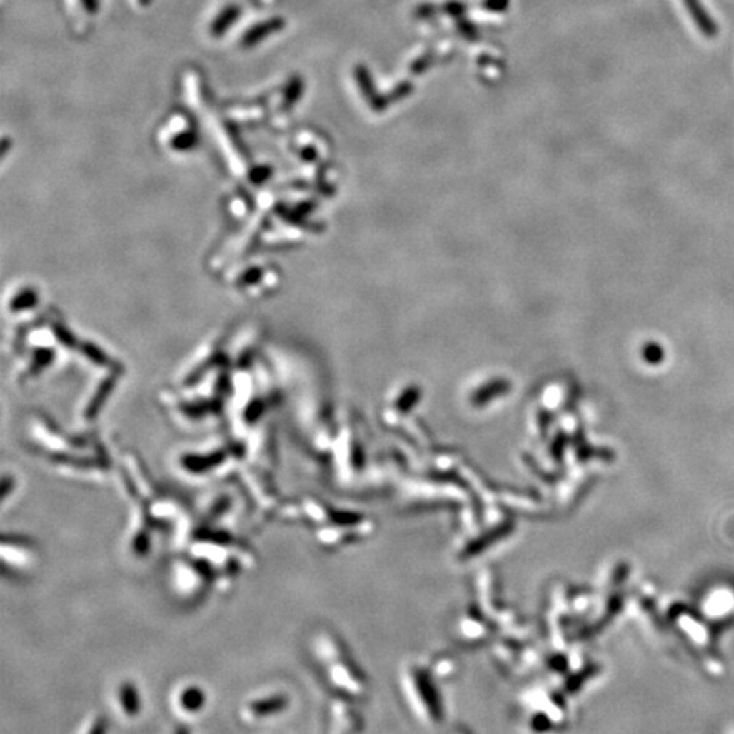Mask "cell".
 I'll list each match as a JSON object with an SVG mask.
<instances>
[{
    "mask_svg": "<svg viewBox=\"0 0 734 734\" xmlns=\"http://www.w3.org/2000/svg\"><path fill=\"white\" fill-rule=\"evenodd\" d=\"M284 26H286V19L281 16L268 17V19H266V21L257 22V24H253L252 28L247 31V33H243V36H241V39H240L241 48L250 50V48L257 46V44H261L263 39L268 38V36L283 31Z\"/></svg>",
    "mask_w": 734,
    "mask_h": 734,
    "instance_id": "cell-1",
    "label": "cell"
},
{
    "mask_svg": "<svg viewBox=\"0 0 734 734\" xmlns=\"http://www.w3.org/2000/svg\"><path fill=\"white\" fill-rule=\"evenodd\" d=\"M240 14H241V7L236 6V4H231V6H226L225 9H223V11L219 12L216 17H214L211 22V28H209L213 38H219V36L225 34L226 31L235 24L236 19L240 17Z\"/></svg>",
    "mask_w": 734,
    "mask_h": 734,
    "instance_id": "cell-2",
    "label": "cell"
},
{
    "mask_svg": "<svg viewBox=\"0 0 734 734\" xmlns=\"http://www.w3.org/2000/svg\"><path fill=\"white\" fill-rule=\"evenodd\" d=\"M118 705L119 710L128 718L138 714L140 704H138V690H134L133 685H121L118 690Z\"/></svg>",
    "mask_w": 734,
    "mask_h": 734,
    "instance_id": "cell-3",
    "label": "cell"
},
{
    "mask_svg": "<svg viewBox=\"0 0 734 734\" xmlns=\"http://www.w3.org/2000/svg\"><path fill=\"white\" fill-rule=\"evenodd\" d=\"M203 702H204V695L198 687H186L179 692V705H181V709L184 710V713H187V714L198 713V710L203 709V707H201L203 705Z\"/></svg>",
    "mask_w": 734,
    "mask_h": 734,
    "instance_id": "cell-4",
    "label": "cell"
},
{
    "mask_svg": "<svg viewBox=\"0 0 734 734\" xmlns=\"http://www.w3.org/2000/svg\"><path fill=\"white\" fill-rule=\"evenodd\" d=\"M80 2H82L84 9L89 14H97L99 12V0H80Z\"/></svg>",
    "mask_w": 734,
    "mask_h": 734,
    "instance_id": "cell-5",
    "label": "cell"
},
{
    "mask_svg": "<svg viewBox=\"0 0 734 734\" xmlns=\"http://www.w3.org/2000/svg\"><path fill=\"white\" fill-rule=\"evenodd\" d=\"M102 720L104 719H96V724H94L89 734H104V723Z\"/></svg>",
    "mask_w": 734,
    "mask_h": 734,
    "instance_id": "cell-6",
    "label": "cell"
},
{
    "mask_svg": "<svg viewBox=\"0 0 734 734\" xmlns=\"http://www.w3.org/2000/svg\"><path fill=\"white\" fill-rule=\"evenodd\" d=\"M138 4H140L141 7H149L151 4V0H138Z\"/></svg>",
    "mask_w": 734,
    "mask_h": 734,
    "instance_id": "cell-7",
    "label": "cell"
}]
</instances>
